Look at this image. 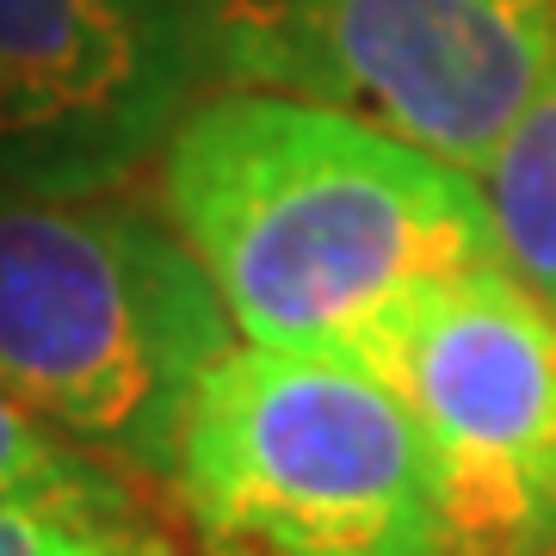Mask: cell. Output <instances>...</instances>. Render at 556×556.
I'll return each mask as SVG.
<instances>
[{"label": "cell", "instance_id": "cell-1", "mask_svg": "<svg viewBox=\"0 0 556 556\" xmlns=\"http://www.w3.org/2000/svg\"><path fill=\"white\" fill-rule=\"evenodd\" d=\"M155 204L248 346L365 353L420 285L495 260L477 179L278 87H217L155 155Z\"/></svg>", "mask_w": 556, "mask_h": 556}, {"label": "cell", "instance_id": "cell-2", "mask_svg": "<svg viewBox=\"0 0 556 556\" xmlns=\"http://www.w3.org/2000/svg\"><path fill=\"white\" fill-rule=\"evenodd\" d=\"M229 346V309L167 217L0 186V390L56 433L167 482L179 415Z\"/></svg>", "mask_w": 556, "mask_h": 556}, {"label": "cell", "instance_id": "cell-3", "mask_svg": "<svg viewBox=\"0 0 556 556\" xmlns=\"http://www.w3.org/2000/svg\"><path fill=\"white\" fill-rule=\"evenodd\" d=\"M161 489L199 556H452L427 439L353 353L229 346Z\"/></svg>", "mask_w": 556, "mask_h": 556}, {"label": "cell", "instance_id": "cell-4", "mask_svg": "<svg viewBox=\"0 0 556 556\" xmlns=\"http://www.w3.org/2000/svg\"><path fill=\"white\" fill-rule=\"evenodd\" d=\"M365 365L408 402L452 556H556V316L501 260L433 278Z\"/></svg>", "mask_w": 556, "mask_h": 556}, {"label": "cell", "instance_id": "cell-5", "mask_svg": "<svg viewBox=\"0 0 556 556\" xmlns=\"http://www.w3.org/2000/svg\"><path fill=\"white\" fill-rule=\"evenodd\" d=\"M236 87H278L477 179L556 43V0H229Z\"/></svg>", "mask_w": 556, "mask_h": 556}, {"label": "cell", "instance_id": "cell-6", "mask_svg": "<svg viewBox=\"0 0 556 556\" xmlns=\"http://www.w3.org/2000/svg\"><path fill=\"white\" fill-rule=\"evenodd\" d=\"M217 87L229 0H0V186L112 192Z\"/></svg>", "mask_w": 556, "mask_h": 556}, {"label": "cell", "instance_id": "cell-7", "mask_svg": "<svg viewBox=\"0 0 556 556\" xmlns=\"http://www.w3.org/2000/svg\"><path fill=\"white\" fill-rule=\"evenodd\" d=\"M495 260L556 316V43L532 93L477 174Z\"/></svg>", "mask_w": 556, "mask_h": 556}, {"label": "cell", "instance_id": "cell-8", "mask_svg": "<svg viewBox=\"0 0 556 556\" xmlns=\"http://www.w3.org/2000/svg\"><path fill=\"white\" fill-rule=\"evenodd\" d=\"M0 501L50 507V514H112V519L149 514L142 495L124 482V470H112L105 457L56 433L50 420H38L7 390H0Z\"/></svg>", "mask_w": 556, "mask_h": 556}, {"label": "cell", "instance_id": "cell-9", "mask_svg": "<svg viewBox=\"0 0 556 556\" xmlns=\"http://www.w3.org/2000/svg\"><path fill=\"white\" fill-rule=\"evenodd\" d=\"M0 556H179V544L155 526V514H50L0 501Z\"/></svg>", "mask_w": 556, "mask_h": 556}]
</instances>
